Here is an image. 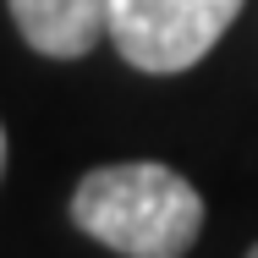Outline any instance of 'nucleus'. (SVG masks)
I'll return each mask as SVG.
<instances>
[{"label":"nucleus","instance_id":"f257e3e1","mask_svg":"<svg viewBox=\"0 0 258 258\" xmlns=\"http://www.w3.org/2000/svg\"><path fill=\"white\" fill-rule=\"evenodd\" d=\"M72 225L126 258H176L204 231V198L187 176L154 159L99 165L72 192Z\"/></svg>","mask_w":258,"mask_h":258},{"label":"nucleus","instance_id":"f03ea898","mask_svg":"<svg viewBox=\"0 0 258 258\" xmlns=\"http://www.w3.org/2000/svg\"><path fill=\"white\" fill-rule=\"evenodd\" d=\"M242 0H110V44L138 72H187L198 66Z\"/></svg>","mask_w":258,"mask_h":258},{"label":"nucleus","instance_id":"7ed1b4c3","mask_svg":"<svg viewBox=\"0 0 258 258\" xmlns=\"http://www.w3.org/2000/svg\"><path fill=\"white\" fill-rule=\"evenodd\" d=\"M28 50L50 60H77L110 39V0H6Z\"/></svg>","mask_w":258,"mask_h":258},{"label":"nucleus","instance_id":"20e7f679","mask_svg":"<svg viewBox=\"0 0 258 258\" xmlns=\"http://www.w3.org/2000/svg\"><path fill=\"white\" fill-rule=\"evenodd\" d=\"M0 176H6V126H0Z\"/></svg>","mask_w":258,"mask_h":258},{"label":"nucleus","instance_id":"39448f33","mask_svg":"<svg viewBox=\"0 0 258 258\" xmlns=\"http://www.w3.org/2000/svg\"><path fill=\"white\" fill-rule=\"evenodd\" d=\"M253 258H258V242H253Z\"/></svg>","mask_w":258,"mask_h":258}]
</instances>
